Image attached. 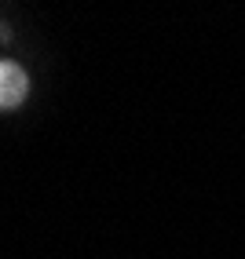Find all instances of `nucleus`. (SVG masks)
I'll list each match as a JSON object with an SVG mask.
<instances>
[{"label":"nucleus","instance_id":"nucleus-1","mask_svg":"<svg viewBox=\"0 0 245 259\" xmlns=\"http://www.w3.org/2000/svg\"><path fill=\"white\" fill-rule=\"evenodd\" d=\"M29 92V77L19 62H0V110H15Z\"/></svg>","mask_w":245,"mask_h":259}]
</instances>
